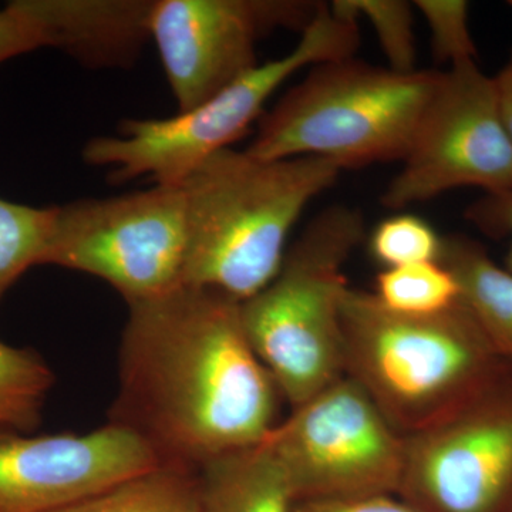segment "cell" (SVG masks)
I'll return each instance as SVG.
<instances>
[{"label": "cell", "mask_w": 512, "mask_h": 512, "mask_svg": "<svg viewBox=\"0 0 512 512\" xmlns=\"http://www.w3.org/2000/svg\"><path fill=\"white\" fill-rule=\"evenodd\" d=\"M281 400L241 302L181 285L128 305L109 423L140 437L161 464L200 470L258 446L279 423Z\"/></svg>", "instance_id": "cell-1"}, {"label": "cell", "mask_w": 512, "mask_h": 512, "mask_svg": "<svg viewBox=\"0 0 512 512\" xmlns=\"http://www.w3.org/2000/svg\"><path fill=\"white\" fill-rule=\"evenodd\" d=\"M338 165L315 157L264 160L218 151L181 187L187 201L183 285L247 301L278 274L303 211L336 183Z\"/></svg>", "instance_id": "cell-2"}, {"label": "cell", "mask_w": 512, "mask_h": 512, "mask_svg": "<svg viewBox=\"0 0 512 512\" xmlns=\"http://www.w3.org/2000/svg\"><path fill=\"white\" fill-rule=\"evenodd\" d=\"M342 335L345 375L403 436L439 419L505 362L461 299L436 315L410 316L349 286Z\"/></svg>", "instance_id": "cell-3"}, {"label": "cell", "mask_w": 512, "mask_h": 512, "mask_svg": "<svg viewBox=\"0 0 512 512\" xmlns=\"http://www.w3.org/2000/svg\"><path fill=\"white\" fill-rule=\"evenodd\" d=\"M365 238L362 212L326 208L289 245L275 278L241 302L249 343L291 409L345 376V269Z\"/></svg>", "instance_id": "cell-4"}, {"label": "cell", "mask_w": 512, "mask_h": 512, "mask_svg": "<svg viewBox=\"0 0 512 512\" xmlns=\"http://www.w3.org/2000/svg\"><path fill=\"white\" fill-rule=\"evenodd\" d=\"M440 72L397 73L355 57L311 67L261 117L249 154L346 168L402 161Z\"/></svg>", "instance_id": "cell-5"}, {"label": "cell", "mask_w": 512, "mask_h": 512, "mask_svg": "<svg viewBox=\"0 0 512 512\" xmlns=\"http://www.w3.org/2000/svg\"><path fill=\"white\" fill-rule=\"evenodd\" d=\"M359 23L322 5L291 52L258 63L210 100L167 119L124 120L119 136L92 138L87 164L109 170L113 183L140 177L178 185L208 157L231 148L262 113L276 90L306 67L349 59L359 47Z\"/></svg>", "instance_id": "cell-6"}, {"label": "cell", "mask_w": 512, "mask_h": 512, "mask_svg": "<svg viewBox=\"0 0 512 512\" xmlns=\"http://www.w3.org/2000/svg\"><path fill=\"white\" fill-rule=\"evenodd\" d=\"M262 444L284 470L296 503L397 497L404 436L352 377L293 407Z\"/></svg>", "instance_id": "cell-7"}, {"label": "cell", "mask_w": 512, "mask_h": 512, "mask_svg": "<svg viewBox=\"0 0 512 512\" xmlns=\"http://www.w3.org/2000/svg\"><path fill=\"white\" fill-rule=\"evenodd\" d=\"M187 251L183 187L156 184L56 207L46 265L99 278L133 305L183 285Z\"/></svg>", "instance_id": "cell-8"}, {"label": "cell", "mask_w": 512, "mask_h": 512, "mask_svg": "<svg viewBox=\"0 0 512 512\" xmlns=\"http://www.w3.org/2000/svg\"><path fill=\"white\" fill-rule=\"evenodd\" d=\"M397 497L419 512H512V362L404 436Z\"/></svg>", "instance_id": "cell-9"}, {"label": "cell", "mask_w": 512, "mask_h": 512, "mask_svg": "<svg viewBox=\"0 0 512 512\" xmlns=\"http://www.w3.org/2000/svg\"><path fill=\"white\" fill-rule=\"evenodd\" d=\"M402 164L382 195L389 210H404L458 188L512 191V144L493 76L477 62L439 73Z\"/></svg>", "instance_id": "cell-10"}, {"label": "cell", "mask_w": 512, "mask_h": 512, "mask_svg": "<svg viewBox=\"0 0 512 512\" xmlns=\"http://www.w3.org/2000/svg\"><path fill=\"white\" fill-rule=\"evenodd\" d=\"M318 3L292 0H154L156 43L178 113L195 109L254 69L256 45L275 29H303Z\"/></svg>", "instance_id": "cell-11"}, {"label": "cell", "mask_w": 512, "mask_h": 512, "mask_svg": "<svg viewBox=\"0 0 512 512\" xmlns=\"http://www.w3.org/2000/svg\"><path fill=\"white\" fill-rule=\"evenodd\" d=\"M158 464L140 437L109 421L80 434L0 430V512H56Z\"/></svg>", "instance_id": "cell-12"}, {"label": "cell", "mask_w": 512, "mask_h": 512, "mask_svg": "<svg viewBox=\"0 0 512 512\" xmlns=\"http://www.w3.org/2000/svg\"><path fill=\"white\" fill-rule=\"evenodd\" d=\"M39 32L43 47H56L92 69L136 63L150 40L151 0H13Z\"/></svg>", "instance_id": "cell-13"}, {"label": "cell", "mask_w": 512, "mask_h": 512, "mask_svg": "<svg viewBox=\"0 0 512 512\" xmlns=\"http://www.w3.org/2000/svg\"><path fill=\"white\" fill-rule=\"evenodd\" d=\"M295 504L284 470L262 443L200 468L198 512H292Z\"/></svg>", "instance_id": "cell-14"}, {"label": "cell", "mask_w": 512, "mask_h": 512, "mask_svg": "<svg viewBox=\"0 0 512 512\" xmlns=\"http://www.w3.org/2000/svg\"><path fill=\"white\" fill-rule=\"evenodd\" d=\"M441 264L450 269L466 305L501 359L512 362V274L483 245L464 235L443 237Z\"/></svg>", "instance_id": "cell-15"}, {"label": "cell", "mask_w": 512, "mask_h": 512, "mask_svg": "<svg viewBox=\"0 0 512 512\" xmlns=\"http://www.w3.org/2000/svg\"><path fill=\"white\" fill-rule=\"evenodd\" d=\"M200 470L158 464L56 512H198Z\"/></svg>", "instance_id": "cell-16"}, {"label": "cell", "mask_w": 512, "mask_h": 512, "mask_svg": "<svg viewBox=\"0 0 512 512\" xmlns=\"http://www.w3.org/2000/svg\"><path fill=\"white\" fill-rule=\"evenodd\" d=\"M55 383L40 353L0 340V430L35 433Z\"/></svg>", "instance_id": "cell-17"}, {"label": "cell", "mask_w": 512, "mask_h": 512, "mask_svg": "<svg viewBox=\"0 0 512 512\" xmlns=\"http://www.w3.org/2000/svg\"><path fill=\"white\" fill-rule=\"evenodd\" d=\"M56 207L36 208L0 198V301L33 266L46 265Z\"/></svg>", "instance_id": "cell-18"}, {"label": "cell", "mask_w": 512, "mask_h": 512, "mask_svg": "<svg viewBox=\"0 0 512 512\" xmlns=\"http://www.w3.org/2000/svg\"><path fill=\"white\" fill-rule=\"evenodd\" d=\"M373 293L390 311L410 316L436 315L460 301V286L441 262L383 269Z\"/></svg>", "instance_id": "cell-19"}, {"label": "cell", "mask_w": 512, "mask_h": 512, "mask_svg": "<svg viewBox=\"0 0 512 512\" xmlns=\"http://www.w3.org/2000/svg\"><path fill=\"white\" fill-rule=\"evenodd\" d=\"M333 12L355 20L365 19L375 30L389 69L397 73L416 72L414 5L404 0H335Z\"/></svg>", "instance_id": "cell-20"}, {"label": "cell", "mask_w": 512, "mask_h": 512, "mask_svg": "<svg viewBox=\"0 0 512 512\" xmlns=\"http://www.w3.org/2000/svg\"><path fill=\"white\" fill-rule=\"evenodd\" d=\"M369 251L383 269L440 262L443 237L423 218L397 214L373 229Z\"/></svg>", "instance_id": "cell-21"}, {"label": "cell", "mask_w": 512, "mask_h": 512, "mask_svg": "<svg viewBox=\"0 0 512 512\" xmlns=\"http://www.w3.org/2000/svg\"><path fill=\"white\" fill-rule=\"evenodd\" d=\"M414 9L426 20L431 50L439 62H477V47L470 30V5L464 0H417Z\"/></svg>", "instance_id": "cell-22"}, {"label": "cell", "mask_w": 512, "mask_h": 512, "mask_svg": "<svg viewBox=\"0 0 512 512\" xmlns=\"http://www.w3.org/2000/svg\"><path fill=\"white\" fill-rule=\"evenodd\" d=\"M467 220L491 238H510L505 269L512 274V191L484 194L466 211Z\"/></svg>", "instance_id": "cell-23"}, {"label": "cell", "mask_w": 512, "mask_h": 512, "mask_svg": "<svg viewBox=\"0 0 512 512\" xmlns=\"http://www.w3.org/2000/svg\"><path fill=\"white\" fill-rule=\"evenodd\" d=\"M40 47L43 43L39 32L25 15L10 2L0 9V64Z\"/></svg>", "instance_id": "cell-24"}, {"label": "cell", "mask_w": 512, "mask_h": 512, "mask_svg": "<svg viewBox=\"0 0 512 512\" xmlns=\"http://www.w3.org/2000/svg\"><path fill=\"white\" fill-rule=\"evenodd\" d=\"M292 512H419L396 495L345 501H309L296 503Z\"/></svg>", "instance_id": "cell-25"}, {"label": "cell", "mask_w": 512, "mask_h": 512, "mask_svg": "<svg viewBox=\"0 0 512 512\" xmlns=\"http://www.w3.org/2000/svg\"><path fill=\"white\" fill-rule=\"evenodd\" d=\"M498 107L503 119L505 131L512 144V53L503 69L493 76Z\"/></svg>", "instance_id": "cell-26"}, {"label": "cell", "mask_w": 512, "mask_h": 512, "mask_svg": "<svg viewBox=\"0 0 512 512\" xmlns=\"http://www.w3.org/2000/svg\"><path fill=\"white\" fill-rule=\"evenodd\" d=\"M510 5L512 6V2H510Z\"/></svg>", "instance_id": "cell-27"}]
</instances>
